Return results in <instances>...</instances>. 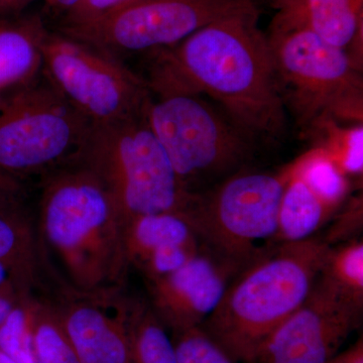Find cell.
<instances>
[{
    "instance_id": "cell-19",
    "label": "cell",
    "mask_w": 363,
    "mask_h": 363,
    "mask_svg": "<svg viewBox=\"0 0 363 363\" xmlns=\"http://www.w3.org/2000/svg\"><path fill=\"white\" fill-rule=\"evenodd\" d=\"M320 276L346 298L363 306V243L354 238L329 248Z\"/></svg>"
},
{
    "instance_id": "cell-21",
    "label": "cell",
    "mask_w": 363,
    "mask_h": 363,
    "mask_svg": "<svg viewBox=\"0 0 363 363\" xmlns=\"http://www.w3.org/2000/svg\"><path fill=\"white\" fill-rule=\"evenodd\" d=\"M130 363H178L175 345L154 320H145L136 330Z\"/></svg>"
},
{
    "instance_id": "cell-36",
    "label": "cell",
    "mask_w": 363,
    "mask_h": 363,
    "mask_svg": "<svg viewBox=\"0 0 363 363\" xmlns=\"http://www.w3.org/2000/svg\"><path fill=\"white\" fill-rule=\"evenodd\" d=\"M135 1H138V0H128V4H126L125 6H128V4H133V2H135Z\"/></svg>"
},
{
    "instance_id": "cell-33",
    "label": "cell",
    "mask_w": 363,
    "mask_h": 363,
    "mask_svg": "<svg viewBox=\"0 0 363 363\" xmlns=\"http://www.w3.org/2000/svg\"><path fill=\"white\" fill-rule=\"evenodd\" d=\"M266 4H269V6L274 7V9H283L285 7L290 6L297 0H264Z\"/></svg>"
},
{
    "instance_id": "cell-28",
    "label": "cell",
    "mask_w": 363,
    "mask_h": 363,
    "mask_svg": "<svg viewBox=\"0 0 363 363\" xmlns=\"http://www.w3.org/2000/svg\"><path fill=\"white\" fill-rule=\"evenodd\" d=\"M35 0H0V20L16 18Z\"/></svg>"
},
{
    "instance_id": "cell-31",
    "label": "cell",
    "mask_w": 363,
    "mask_h": 363,
    "mask_svg": "<svg viewBox=\"0 0 363 363\" xmlns=\"http://www.w3.org/2000/svg\"><path fill=\"white\" fill-rule=\"evenodd\" d=\"M13 310V306L9 298L0 292V325L4 323V320L9 316V313Z\"/></svg>"
},
{
    "instance_id": "cell-8",
    "label": "cell",
    "mask_w": 363,
    "mask_h": 363,
    "mask_svg": "<svg viewBox=\"0 0 363 363\" xmlns=\"http://www.w3.org/2000/svg\"><path fill=\"white\" fill-rule=\"evenodd\" d=\"M42 52L45 77L93 124L123 121L143 111L149 88L121 59L65 33L49 30Z\"/></svg>"
},
{
    "instance_id": "cell-4",
    "label": "cell",
    "mask_w": 363,
    "mask_h": 363,
    "mask_svg": "<svg viewBox=\"0 0 363 363\" xmlns=\"http://www.w3.org/2000/svg\"><path fill=\"white\" fill-rule=\"evenodd\" d=\"M269 47L284 102L302 128L324 119L362 121V78L347 52L304 28L271 30Z\"/></svg>"
},
{
    "instance_id": "cell-12",
    "label": "cell",
    "mask_w": 363,
    "mask_h": 363,
    "mask_svg": "<svg viewBox=\"0 0 363 363\" xmlns=\"http://www.w3.org/2000/svg\"><path fill=\"white\" fill-rule=\"evenodd\" d=\"M93 178L87 174L64 177L49 191L45 225L59 247H75L108 218L111 195Z\"/></svg>"
},
{
    "instance_id": "cell-14",
    "label": "cell",
    "mask_w": 363,
    "mask_h": 363,
    "mask_svg": "<svg viewBox=\"0 0 363 363\" xmlns=\"http://www.w3.org/2000/svg\"><path fill=\"white\" fill-rule=\"evenodd\" d=\"M47 33L38 16L0 21V102L42 74Z\"/></svg>"
},
{
    "instance_id": "cell-16",
    "label": "cell",
    "mask_w": 363,
    "mask_h": 363,
    "mask_svg": "<svg viewBox=\"0 0 363 363\" xmlns=\"http://www.w3.org/2000/svg\"><path fill=\"white\" fill-rule=\"evenodd\" d=\"M291 167L292 175L281 196L278 231L274 240L279 243L309 240L335 212L294 173L292 162Z\"/></svg>"
},
{
    "instance_id": "cell-29",
    "label": "cell",
    "mask_w": 363,
    "mask_h": 363,
    "mask_svg": "<svg viewBox=\"0 0 363 363\" xmlns=\"http://www.w3.org/2000/svg\"><path fill=\"white\" fill-rule=\"evenodd\" d=\"M328 363H363L362 339L351 346L350 350L336 354Z\"/></svg>"
},
{
    "instance_id": "cell-11",
    "label": "cell",
    "mask_w": 363,
    "mask_h": 363,
    "mask_svg": "<svg viewBox=\"0 0 363 363\" xmlns=\"http://www.w3.org/2000/svg\"><path fill=\"white\" fill-rule=\"evenodd\" d=\"M238 269L203 248L160 285V304L179 332L200 327L220 303Z\"/></svg>"
},
{
    "instance_id": "cell-7",
    "label": "cell",
    "mask_w": 363,
    "mask_h": 363,
    "mask_svg": "<svg viewBox=\"0 0 363 363\" xmlns=\"http://www.w3.org/2000/svg\"><path fill=\"white\" fill-rule=\"evenodd\" d=\"M92 126L42 72L0 102V171L28 173L79 159Z\"/></svg>"
},
{
    "instance_id": "cell-2",
    "label": "cell",
    "mask_w": 363,
    "mask_h": 363,
    "mask_svg": "<svg viewBox=\"0 0 363 363\" xmlns=\"http://www.w3.org/2000/svg\"><path fill=\"white\" fill-rule=\"evenodd\" d=\"M329 248L311 238L262 250L234 274L200 327L234 362L257 363L267 339L311 293Z\"/></svg>"
},
{
    "instance_id": "cell-24",
    "label": "cell",
    "mask_w": 363,
    "mask_h": 363,
    "mask_svg": "<svg viewBox=\"0 0 363 363\" xmlns=\"http://www.w3.org/2000/svg\"><path fill=\"white\" fill-rule=\"evenodd\" d=\"M33 350L39 363H80L68 337L50 324L35 331Z\"/></svg>"
},
{
    "instance_id": "cell-6",
    "label": "cell",
    "mask_w": 363,
    "mask_h": 363,
    "mask_svg": "<svg viewBox=\"0 0 363 363\" xmlns=\"http://www.w3.org/2000/svg\"><path fill=\"white\" fill-rule=\"evenodd\" d=\"M291 164L278 173L243 169L198 195L186 211L203 247L240 271L274 240Z\"/></svg>"
},
{
    "instance_id": "cell-1",
    "label": "cell",
    "mask_w": 363,
    "mask_h": 363,
    "mask_svg": "<svg viewBox=\"0 0 363 363\" xmlns=\"http://www.w3.org/2000/svg\"><path fill=\"white\" fill-rule=\"evenodd\" d=\"M149 56L143 80L152 95H207L252 142L283 135L286 105L255 2Z\"/></svg>"
},
{
    "instance_id": "cell-9",
    "label": "cell",
    "mask_w": 363,
    "mask_h": 363,
    "mask_svg": "<svg viewBox=\"0 0 363 363\" xmlns=\"http://www.w3.org/2000/svg\"><path fill=\"white\" fill-rule=\"evenodd\" d=\"M253 0H138L86 25L59 32L87 43L114 58L179 44L191 35Z\"/></svg>"
},
{
    "instance_id": "cell-15",
    "label": "cell",
    "mask_w": 363,
    "mask_h": 363,
    "mask_svg": "<svg viewBox=\"0 0 363 363\" xmlns=\"http://www.w3.org/2000/svg\"><path fill=\"white\" fill-rule=\"evenodd\" d=\"M67 337L80 363H130V345L99 312L83 308L67 322Z\"/></svg>"
},
{
    "instance_id": "cell-35",
    "label": "cell",
    "mask_w": 363,
    "mask_h": 363,
    "mask_svg": "<svg viewBox=\"0 0 363 363\" xmlns=\"http://www.w3.org/2000/svg\"><path fill=\"white\" fill-rule=\"evenodd\" d=\"M0 363H16V362H13V359H11V357H7L6 353L2 352L1 350H0Z\"/></svg>"
},
{
    "instance_id": "cell-20",
    "label": "cell",
    "mask_w": 363,
    "mask_h": 363,
    "mask_svg": "<svg viewBox=\"0 0 363 363\" xmlns=\"http://www.w3.org/2000/svg\"><path fill=\"white\" fill-rule=\"evenodd\" d=\"M321 133V143L317 145L337 164L344 175L358 177L363 172L362 123L342 128L338 121L327 118L313 125Z\"/></svg>"
},
{
    "instance_id": "cell-5",
    "label": "cell",
    "mask_w": 363,
    "mask_h": 363,
    "mask_svg": "<svg viewBox=\"0 0 363 363\" xmlns=\"http://www.w3.org/2000/svg\"><path fill=\"white\" fill-rule=\"evenodd\" d=\"M80 157L111 179L121 205L136 217L187 211L197 198L182 185L143 111L93 124Z\"/></svg>"
},
{
    "instance_id": "cell-17",
    "label": "cell",
    "mask_w": 363,
    "mask_h": 363,
    "mask_svg": "<svg viewBox=\"0 0 363 363\" xmlns=\"http://www.w3.org/2000/svg\"><path fill=\"white\" fill-rule=\"evenodd\" d=\"M300 177L328 206L337 210L350 192V180L323 150L314 147L292 162Z\"/></svg>"
},
{
    "instance_id": "cell-22",
    "label": "cell",
    "mask_w": 363,
    "mask_h": 363,
    "mask_svg": "<svg viewBox=\"0 0 363 363\" xmlns=\"http://www.w3.org/2000/svg\"><path fill=\"white\" fill-rule=\"evenodd\" d=\"M0 350L16 363H39L26 313L13 309L0 325Z\"/></svg>"
},
{
    "instance_id": "cell-27",
    "label": "cell",
    "mask_w": 363,
    "mask_h": 363,
    "mask_svg": "<svg viewBox=\"0 0 363 363\" xmlns=\"http://www.w3.org/2000/svg\"><path fill=\"white\" fill-rule=\"evenodd\" d=\"M203 248L197 245H168L157 248L150 253V267L152 271L164 278L183 267Z\"/></svg>"
},
{
    "instance_id": "cell-23",
    "label": "cell",
    "mask_w": 363,
    "mask_h": 363,
    "mask_svg": "<svg viewBox=\"0 0 363 363\" xmlns=\"http://www.w3.org/2000/svg\"><path fill=\"white\" fill-rule=\"evenodd\" d=\"M179 333L174 344L178 363H235L201 327Z\"/></svg>"
},
{
    "instance_id": "cell-10",
    "label": "cell",
    "mask_w": 363,
    "mask_h": 363,
    "mask_svg": "<svg viewBox=\"0 0 363 363\" xmlns=\"http://www.w3.org/2000/svg\"><path fill=\"white\" fill-rule=\"evenodd\" d=\"M362 312L319 276L305 302L267 339L257 362L328 363L359 326Z\"/></svg>"
},
{
    "instance_id": "cell-25",
    "label": "cell",
    "mask_w": 363,
    "mask_h": 363,
    "mask_svg": "<svg viewBox=\"0 0 363 363\" xmlns=\"http://www.w3.org/2000/svg\"><path fill=\"white\" fill-rule=\"evenodd\" d=\"M128 1V0H80L77 6L64 14L60 28L92 23L121 9Z\"/></svg>"
},
{
    "instance_id": "cell-13",
    "label": "cell",
    "mask_w": 363,
    "mask_h": 363,
    "mask_svg": "<svg viewBox=\"0 0 363 363\" xmlns=\"http://www.w3.org/2000/svg\"><path fill=\"white\" fill-rule=\"evenodd\" d=\"M363 0H297L279 9L271 30L304 28L362 65Z\"/></svg>"
},
{
    "instance_id": "cell-3",
    "label": "cell",
    "mask_w": 363,
    "mask_h": 363,
    "mask_svg": "<svg viewBox=\"0 0 363 363\" xmlns=\"http://www.w3.org/2000/svg\"><path fill=\"white\" fill-rule=\"evenodd\" d=\"M143 114L190 194L206 192L252 160V140L197 93H150Z\"/></svg>"
},
{
    "instance_id": "cell-18",
    "label": "cell",
    "mask_w": 363,
    "mask_h": 363,
    "mask_svg": "<svg viewBox=\"0 0 363 363\" xmlns=\"http://www.w3.org/2000/svg\"><path fill=\"white\" fill-rule=\"evenodd\" d=\"M135 240L138 247L147 253L168 245L203 247L186 211L164 212L138 217Z\"/></svg>"
},
{
    "instance_id": "cell-32",
    "label": "cell",
    "mask_w": 363,
    "mask_h": 363,
    "mask_svg": "<svg viewBox=\"0 0 363 363\" xmlns=\"http://www.w3.org/2000/svg\"><path fill=\"white\" fill-rule=\"evenodd\" d=\"M11 189V180H9L7 174L0 171V202L6 198V193H9Z\"/></svg>"
},
{
    "instance_id": "cell-26",
    "label": "cell",
    "mask_w": 363,
    "mask_h": 363,
    "mask_svg": "<svg viewBox=\"0 0 363 363\" xmlns=\"http://www.w3.org/2000/svg\"><path fill=\"white\" fill-rule=\"evenodd\" d=\"M362 198H354L334 221L323 240L328 245L354 240L353 234L362 228ZM342 242V243H343Z\"/></svg>"
},
{
    "instance_id": "cell-34",
    "label": "cell",
    "mask_w": 363,
    "mask_h": 363,
    "mask_svg": "<svg viewBox=\"0 0 363 363\" xmlns=\"http://www.w3.org/2000/svg\"><path fill=\"white\" fill-rule=\"evenodd\" d=\"M7 279V264L0 259V289L4 288Z\"/></svg>"
},
{
    "instance_id": "cell-30",
    "label": "cell",
    "mask_w": 363,
    "mask_h": 363,
    "mask_svg": "<svg viewBox=\"0 0 363 363\" xmlns=\"http://www.w3.org/2000/svg\"><path fill=\"white\" fill-rule=\"evenodd\" d=\"M80 0H45V6L50 11L66 14L74 6H77Z\"/></svg>"
}]
</instances>
